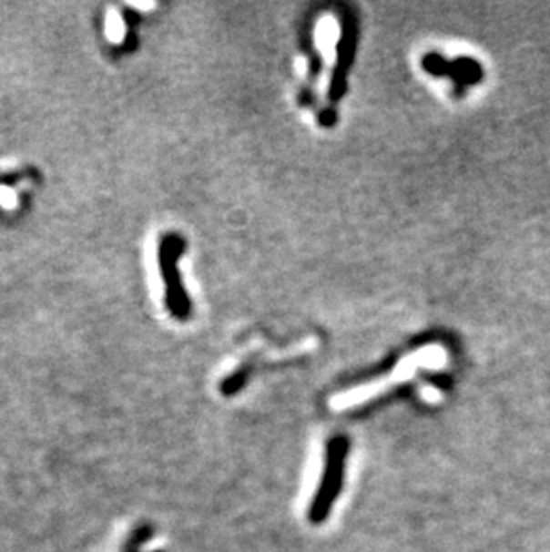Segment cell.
<instances>
[{"label": "cell", "instance_id": "6da1fadb", "mask_svg": "<svg viewBox=\"0 0 550 552\" xmlns=\"http://www.w3.org/2000/svg\"><path fill=\"white\" fill-rule=\"evenodd\" d=\"M183 249L184 241L176 234L165 236L159 245V265H161V274L167 282V304L174 313V317L178 319H186L189 312V304L178 274V260Z\"/></svg>", "mask_w": 550, "mask_h": 552}, {"label": "cell", "instance_id": "7a4b0ae2", "mask_svg": "<svg viewBox=\"0 0 550 552\" xmlns=\"http://www.w3.org/2000/svg\"><path fill=\"white\" fill-rule=\"evenodd\" d=\"M336 33H338L336 22L331 16L321 18V24H319V31H317V40H319V46H321V50L327 59H331V56L334 54Z\"/></svg>", "mask_w": 550, "mask_h": 552}, {"label": "cell", "instance_id": "3957f363", "mask_svg": "<svg viewBox=\"0 0 550 552\" xmlns=\"http://www.w3.org/2000/svg\"><path fill=\"white\" fill-rule=\"evenodd\" d=\"M306 68H308V63H306V59H302V57H300V59L297 61V70H299L300 74H304V72H306Z\"/></svg>", "mask_w": 550, "mask_h": 552}]
</instances>
